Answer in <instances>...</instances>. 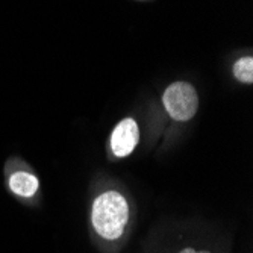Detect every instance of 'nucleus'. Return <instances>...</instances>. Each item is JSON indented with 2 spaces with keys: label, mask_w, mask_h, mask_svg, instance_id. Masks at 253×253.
Instances as JSON below:
<instances>
[{
  "label": "nucleus",
  "mask_w": 253,
  "mask_h": 253,
  "mask_svg": "<svg viewBox=\"0 0 253 253\" xmlns=\"http://www.w3.org/2000/svg\"><path fill=\"white\" fill-rule=\"evenodd\" d=\"M179 253H210V252H197L196 249H191V247H187V249H183V250H180Z\"/></svg>",
  "instance_id": "obj_6"
},
{
  "label": "nucleus",
  "mask_w": 253,
  "mask_h": 253,
  "mask_svg": "<svg viewBox=\"0 0 253 253\" xmlns=\"http://www.w3.org/2000/svg\"><path fill=\"white\" fill-rule=\"evenodd\" d=\"M164 106L169 116L177 122H187L193 119L199 108L196 89L187 82H174L164 93Z\"/></svg>",
  "instance_id": "obj_2"
},
{
  "label": "nucleus",
  "mask_w": 253,
  "mask_h": 253,
  "mask_svg": "<svg viewBox=\"0 0 253 253\" xmlns=\"http://www.w3.org/2000/svg\"><path fill=\"white\" fill-rule=\"evenodd\" d=\"M127 218L129 205L119 191H106L93 203L91 221L99 237L105 240H117L122 237Z\"/></svg>",
  "instance_id": "obj_1"
},
{
  "label": "nucleus",
  "mask_w": 253,
  "mask_h": 253,
  "mask_svg": "<svg viewBox=\"0 0 253 253\" xmlns=\"http://www.w3.org/2000/svg\"><path fill=\"white\" fill-rule=\"evenodd\" d=\"M234 75L238 81L252 84L253 82V58L246 56L235 62L234 65Z\"/></svg>",
  "instance_id": "obj_5"
},
{
  "label": "nucleus",
  "mask_w": 253,
  "mask_h": 253,
  "mask_svg": "<svg viewBox=\"0 0 253 253\" xmlns=\"http://www.w3.org/2000/svg\"><path fill=\"white\" fill-rule=\"evenodd\" d=\"M138 138H140V132L135 120L125 119L120 122L111 136V149L114 155L119 158L130 155L138 144Z\"/></svg>",
  "instance_id": "obj_3"
},
{
  "label": "nucleus",
  "mask_w": 253,
  "mask_h": 253,
  "mask_svg": "<svg viewBox=\"0 0 253 253\" xmlns=\"http://www.w3.org/2000/svg\"><path fill=\"white\" fill-rule=\"evenodd\" d=\"M38 177L28 171H15L9 176V188L20 197H32L38 191Z\"/></svg>",
  "instance_id": "obj_4"
}]
</instances>
